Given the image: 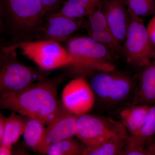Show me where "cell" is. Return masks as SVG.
<instances>
[{"instance_id":"4fadbf2b","label":"cell","mask_w":155,"mask_h":155,"mask_svg":"<svg viewBox=\"0 0 155 155\" xmlns=\"http://www.w3.org/2000/svg\"><path fill=\"white\" fill-rule=\"evenodd\" d=\"M143 68L131 104L151 106L155 104V56Z\"/></svg>"},{"instance_id":"d4e9b609","label":"cell","mask_w":155,"mask_h":155,"mask_svg":"<svg viewBox=\"0 0 155 155\" xmlns=\"http://www.w3.org/2000/svg\"><path fill=\"white\" fill-rule=\"evenodd\" d=\"M46 12L54 11L58 8L61 0H40Z\"/></svg>"},{"instance_id":"52a82bcc","label":"cell","mask_w":155,"mask_h":155,"mask_svg":"<svg viewBox=\"0 0 155 155\" xmlns=\"http://www.w3.org/2000/svg\"><path fill=\"white\" fill-rule=\"evenodd\" d=\"M127 132L121 121L109 117L87 114L78 117L76 136L85 147L94 146L112 136Z\"/></svg>"},{"instance_id":"ac0fdd59","label":"cell","mask_w":155,"mask_h":155,"mask_svg":"<svg viewBox=\"0 0 155 155\" xmlns=\"http://www.w3.org/2000/svg\"><path fill=\"white\" fill-rule=\"evenodd\" d=\"M85 147L73 137L49 145L39 153L48 155H83Z\"/></svg>"},{"instance_id":"277c9868","label":"cell","mask_w":155,"mask_h":155,"mask_svg":"<svg viewBox=\"0 0 155 155\" xmlns=\"http://www.w3.org/2000/svg\"><path fill=\"white\" fill-rule=\"evenodd\" d=\"M16 47L3 50L0 69L1 97L18 93L45 78L39 70L27 67L16 59Z\"/></svg>"},{"instance_id":"9a60e30c","label":"cell","mask_w":155,"mask_h":155,"mask_svg":"<svg viewBox=\"0 0 155 155\" xmlns=\"http://www.w3.org/2000/svg\"><path fill=\"white\" fill-rule=\"evenodd\" d=\"M129 134L112 136L97 144L86 147L83 155H120Z\"/></svg>"},{"instance_id":"7402d4cb","label":"cell","mask_w":155,"mask_h":155,"mask_svg":"<svg viewBox=\"0 0 155 155\" xmlns=\"http://www.w3.org/2000/svg\"><path fill=\"white\" fill-rule=\"evenodd\" d=\"M89 34L91 37L95 41L105 46L114 53H122L121 43L118 41L109 29Z\"/></svg>"},{"instance_id":"2e32d148","label":"cell","mask_w":155,"mask_h":155,"mask_svg":"<svg viewBox=\"0 0 155 155\" xmlns=\"http://www.w3.org/2000/svg\"><path fill=\"white\" fill-rule=\"evenodd\" d=\"M104 0H68L61 11V15L73 18L87 17L104 3Z\"/></svg>"},{"instance_id":"5bb4252c","label":"cell","mask_w":155,"mask_h":155,"mask_svg":"<svg viewBox=\"0 0 155 155\" xmlns=\"http://www.w3.org/2000/svg\"><path fill=\"white\" fill-rule=\"evenodd\" d=\"M147 105L127 106L119 112L121 122L130 135L138 131L145 122L150 108Z\"/></svg>"},{"instance_id":"7c38bea8","label":"cell","mask_w":155,"mask_h":155,"mask_svg":"<svg viewBox=\"0 0 155 155\" xmlns=\"http://www.w3.org/2000/svg\"><path fill=\"white\" fill-rule=\"evenodd\" d=\"M82 22L81 19H73L55 13L50 17L45 28V36L46 40L57 42L65 41L80 28Z\"/></svg>"},{"instance_id":"9c48e42d","label":"cell","mask_w":155,"mask_h":155,"mask_svg":"<svg viewBox=\"0 0 155 155\" xmlns=\"http://www.w3.org/2000/svg\"><path fill=\"white\" fill-rule=\"evenodd\" d=\"M62 101L67 110L79 116L87 114L94 107V94L85 78H76L64 87Z\"/></svg>"},{"instance_id":"484cf974","label":"cell","mask_w":155,"mask_h":155,"mask_svg":"<svg viewBox=\"0 0 155 155\" xmlns=\"http://www.w3.org/2000/svg\"><path fill=\"white\" fill-rule=\"evenodd\" d=\"M149 35L153 43L155 45V14L153 15L151 19L147 26Z\"/></svg>"},{"instance_id":"4316f807","label":"cell","mask_w":155,"mask_h":155,"mask_svg":"<svg viewBox=\"0 0 155 155\" xmlns=\"http://www.w3.org/2000/svg\"><path fill=\"white\" fill-rule=\"evenodd\" d=\"M6 118L2 113L0 114V141L2 139L5 128Z\"/></svg>"},{"instance_id":"5b68a950","label":"cell","mask_w":155,"mask_h":155,"mask_svg":"<svg viewBox=\"0 0 155 155\" xmlns=\"http://www.w3.org/2000/svg\"><path fill=\"white\" fill-rule=\"evenodd\" d=\"M128 11L130 22L122 53L130 66L144 67L154 58L155 45L150 38L143 19Z\"/></svg>"},{"instance_id":"83f0119b","label":"cell","mask_w":155,"mask_h":155,"mask_svg":"<svg viewBox=\"0 0 155 155\" xmlns=\"http://www.w3.org/2000/svg\"><path fill=\"white\" fill-rule=\"evenodd\" d=\"M13 154L12 148L4 145H0V155H11Z\"/></svg>"},{"instance_id":"44dd1931","label":"cell","mask_w":155,"mask_h":155,"mask_svg":"<svg viewBox=\"0 0 155 155\" xmlns=\"http://www.w3.org/2000/svg\"><path fill=\"white\" fill-rule=\"evenodd\" d=\"M127 9L140 17L155 14V0H124Z\"/></svg>"},{"instance_id":"d6986e66","label":"cell","mask_w":155,"mask_h":155,"mask_svg":"<svg viewBox=\"0 0 155 155\" xmlns=\"http://www.w3.org/2000/svg\"><path fill=\"white\" fill-rule=\"evenodd\" d=\"M26 117L23 134L24 143L28 147L37 151L43 139L45 123L37 118Z\"/></svg>"},{"instance_id":"8fae6325","label":"cell","mask_w":155,"mask_h":155,"mask_svg":"<svg viewBox=\"0 0 155 155\" xmlns=\"http://www.w3.org/2000/svg\"><path fill=\"white\" fill-rule=\"evenodd\" d=\"M102 10L108 28L121 43L125 41L130 15L124 0H104Z\"/></svg>"},{"instance_id":"ba28073f","label":"cell","mask_w":155,"mask_h":155,"mask_svg":"<svg viewBox=\"0 0 155 155\" xmlns=\"http://www.w3.org/2000/svg\"><path fill=\"white\" fill-rule=\"evenodd\" d=\"M6 10L12 25L24 33L41 28L46 13L40 0H5Z\"/></svg>"},{"instance_id":"f1b7e54d","label":"cell","mask_w":155,"mask_h":155,"mask_svg":"<svg viewBox=\"0 0 155 155\" xmlns=\"http://www.w3.org/2000/svg\"><path fill=\"white\" fill-rule=\"evenodd\" d=\"M146 147L150 155H155V138L148 143Z\"/></svg>"},{"instance_id":"8992f818","label":"cell","mask_w":155,"mask_h":155,"mask_svg":"<svg viewBox=\"0 0 155 155\" xmlns=\"http://www.w3.org/2000/svg\"><path fill=\"white\" fill-rule=\"evenodd\" d=\"M22 54L44 70L72 66L73 57L57 42L45 40L36 41H20L16 46Z\"/></svg>"},{"instance_id":"ffe728a7","label":"cell","mask_w":155,"mask_h":155,"mask_svg":"<svg viewBox=\"0 0 155 155\" xmlns=\"http://www.w3.org/2000/svg\"><path fill=\"white\" fill-rule=\"evenodd\" d=\"M155 138V104L151 106L145 122L138 131L129 135L127 140L137 144L146 147Z\"/></svg>"},{"instance_id":"6da1fadb","label":"cell","mask_w":155,"mask_h":155,"mask_svg":"<svg viewBox=\"0 0 155 155\" xmlns=\"http://www.w3.org/2000/svg\"><path fill=\"white\" fill-rule=\"evenodd\" d=\"M58 81L44 78L20 92L1 97V108L37 118L48 125L64 108L57 99Z\"/></svg>"},{"instance_id":"30bf717a","label":"cell","mask_w":155,"mask_h":155,"mask_svg":"<svg viewBox=\"0 0 155 155\" xmlns=\"http://www.w3.org/2000/svg\"><path fill=\"white\" fill-rule=\"evenodd\" d=\"M78 116L64 108L45 128L42 141L37 152L49 145L76 135Z\"/></svg>"},{"instance_id":"cb8c5ba5","label":"cell","mask_w":155,"mask_h":155,"mask_svg":"<svg viewBox=\"0 0 155 155\" xmlns=\"http://www.w3.org/2000/svg\"><path fill=\"white\" fill-rule=\"evenodd\" d=\"M120 155H150L147 147L134 143L127 139Z\"/></svg>"},{"instance_id":"603a6c76","label":"cell","mask_w":155,"mask_h":155,"mask_svg":"<svg viewBox=\"0 0 155 155\" xmlns=\"http://www.w3.org/2000/svg\"><path fill=\"white\" fill-rule=\"evenodd\" d=\"M103 4L87 17L88 19L89 33L109 29L107 20L102 10Z\"/></svg>"},{"instance_id":"3957f363","label":"cell","mask_w":155,"mask_h":155,"mask_svg":"<svg viewBox=\"0 0 155 155\" xmlns=\"http://www.w3.org/2000/svg\"><path fill=\"white\" fill-rule=\"evenodd\" d=\"M67 51L74 59L71 67L77 78L92 77L116 69L113 63L114 52L91 37L72 38L68 41Z\"/></svg>"},{"instance_id":"e0dca14e","label":"cell","mask_w":155,"mask_h":155,"mask_svg":"<svg viewBox=\"0 0 155 155\" xmlns=\"http://www.w3.org/2000/svg\"><path fill=\"white\" fill-rule=\"evenodd\" d=\"M26 118V116L16 115L14 112L6 118L5 128L0 145L12 148L13 144L17 142L24 132Z\"/></svg>"},{"instance_id":"7a4b0ae2","label":"cell","mask_w":155,"mask_h":155,"mask_svg":"<svg viewBox=\"0 0 155 155\" xmlns=\"http://www.w3.org/2000/svg\"><path fill=\"white\" fill-rule=\"evenodd\" d=\"M91 78L90 85L94 94V105L102 112L119 113L131 104L138 81L130 74L115 69Z\"/></svg>"}]
</instances>
